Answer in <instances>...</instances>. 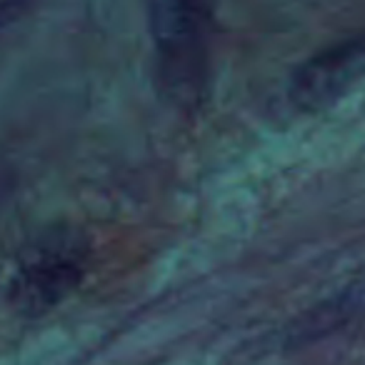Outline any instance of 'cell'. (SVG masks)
Returning <instances> with one entry per match:
<instances>
[{"mask_svg":"<svg viewBox=\"0 0 365 365\" xmlns=\"http://www.w3.org/2000/svg\"><path fill=\"white\" fill-rule=\"evenodd\" d=\"M218 3L220 0L148 3V31L158 88L182 115H195L208 98Z\"/></svg>","mask_w":365,"mask_h":365,"instance_id":"cell-1","label":"cell"},{"mask_svg":"<svg viewBox=\"0 0 365 365\" xmlns=\"http://www.w3.org/2000/svg\"><path fill=\"white\" fill-rule=\"evenodd\" d=\"M86 240L73 230H53L23 250L11 278V303L36 318L68 298L86 275Z\"/></svg>","mask_w":365,"mask_h":365,"instance_id":"cell-2","label":"cell"},{"mask_svg":"<svg viewBox=\"0 0 365 365\" xmlns=\"http://www.w3.org/2000/svg\"><path fill=\"white\" fill-rule=\"evenodd\" d=\"M365 78V36L340 41L313 56L293 78L290 98L300 108H325Z\"/></svg>","mask_w":365,"mask_h":365,"instance_id":"cell-3","label":"cell"}]
</instances>
